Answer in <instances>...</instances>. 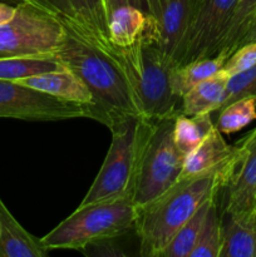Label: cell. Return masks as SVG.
Here are the masks:
<instances>
[{
    "mask_svg": "<svg viewBox=\"0 0 256 257\" xmlns=\"http://www.w3.org/2000/svg\"><path fill=\"white\" fill-rule=\"evenodd\" d=\"M63 28L57 58L89 89L93 103L87 108L88 118L109 130L127 118H145L119 49L102 47L65 24Z\"/></svg>",
    "mask_w": 256,
    "mask_h": 257,
    "instance_id": "obj_1",
    "label": "cell"
},
{
    "mask_svg": "<svg viewBox=\"0 0 256 257\" xmlns=\"http://www.w3.org/2000/svg\"><path fill=\"white\" fill-rule=\"evenodd\" d=\"M242 155V145L215 167L181 177L172 187L137 210L135 233L138 253L142 257H161L175 233L207 201L218 197L226 187Z\"/></svg>",
    "mask_w": 256,
    "mask_h": 257,
    "instance_id": "obj_2",
    "label": "cell"
},
{
    "mask_svg": "<svg viewBox=\"0 0 256 257\" xmlns=\"http://www.w3.org/2000/svg\"><path fill=\"white\" fill-rule=\"evenodd\" d=\"M119 53L143 117L160 119L177 114L181 99L172 85L176 65L161 47L152 18L142 37Z\"/></svg>",
    "mask_w": 256,
    "mask_h": 257,
    "instance_id": "obj_3",
    "label": "cell"
},
{
    "mask_svg": "<svg viewBox=\"0 0 256 257\" xmlns=\"http://www.w3.org/2000/svg\"><path fill=\"white\" fill-rule=\"evenodd\" d=\"M175 115L141 118L131 197L140 210L180 180L185 156L173 140Z\"/></svg>",
    "mask_w": 256,
    "mask_h": 257,
    "instance_id": "obj_4",
    "label": "cell"
},
{
    "mask_svg": "<svg viewBox=\"0 0 256 257\" xmlns=\"http://www.w3.org/2000/svg\"><path fill=\"white\" fill-rule=\"evenodd\" d=\"M137 208L131 195L115 200L79 205L77 210L43 236V245L52 250L82 252L88 245L135 231Z\"/></svg>",
    "mask_w": 256,
    "mask_h": 257,
    "instance_id": "obj_5",
    "label": "cell"
},
{
    "mask_svg": "<svg viewBox=\"0 0 256 257\" xmlns=\"http://www.w3.org/2000/svg\"><path fill=\"white\" fill-rule=\"evenodd\" d=\"M63 30L57 18L20 2L14 17L0 25V57H57Z\"/></svg>",
    "mask_w": 256,
    "mask_h": 257,
    "instance_id": "obj_6",
    "label": "cell"
},
{
    "mask_svg": "<svg viewBox=\"0 0 256 257\" xmlns=\"http://www.w3.org/2000/svg\"><path fill=\"white\" fill-rule=\"evenodd\" d=\"M140 123V117H131L110 128L112 141L108 152L80 205L115 200L131 195Z\"/></svg>",
    "mask_w": 256,
    "mask_h": 257,
    "instance_id": "obj_7",
    "label": "cell"
},
{
    "mask_svg": "<svg viewBox=\"0 0 256 257\" xmlns=\"http://www.w3.org/2000/svg\"><path fill=\"white\" fill-rule=\"evenodd\" d=\"M240 0H198L188 29L175 58L176 67L215 57L227 33Z\"/></svg>",
    "mask_w": 256,
    "mask_h": 257,
    "instance_id": "obj_8",
    "label": "cell"
},
{
    "mask_svg": "<svg viewBox=\"0 0 256 257\" xmlns=\"http://www.w3.org/2000/svg\"><path fill=\"white\" fill-rule=\"evenodd\" d=\"M87 108L57 99L13 80L0 79V118L58 122L87 118Z\"/></svg>",
    "mask_w": 256,
    "mask_h": 257,
    "instance_id": "obj_9",
    "label": "cell"
},
{
    "mask_svg": "<svg viewBox=\"0 0 256 257\" xmlns=\"http://www.w3.org/2000/svg\"><path fill=\"white\" fill-rule=\"evenodd\" d=\"M73 28L104 48H115L108 34L107 0H20Z\"/></svg>",
    "mask_w": 256,
    "mask_h": 257,
    "instance_id": "obj_10",
    "label": "cell"
},
{
    "mask_svg": "<svg viewBox=\"0 0 256 257\" xmlns=\"http://www.w3.org/2000/svg\"><path fill=\"white\" fill-rule=\"evenodd\" d=\"M198 0H146L163 52L175 63ZM176 65V64H175Z\"/></svg>",
    "mask_w": 256,
    "mask_h": 257,
    "instance_id": "obj_11",
    "label": "cell"
},
{
    "mask_svg": "<svg viewBox=\"0 0 256 257\" xmlns=\"http://www.w3.org/2000/svg\"><path fill=\"white\" fill-rule=\"evenodd\" d=\"M240 142L242 155L223 188L226 192L223 213L228 216L241 215L256 208V128Z\"/></svg>",
    "mask_w": 256,
    "mask_h": 257,
    "instance_id": "obj_12",
    "label": "cell"
},
{
    "mask_svg": "<svg viewBox=\"0 0 256 257\" xmlns=\"http://www.w3.org/2000/svg\"><path fill=\"white\" fill-rule=\"evenodd\" d=\"M13 82L39 90L57 99L83 105L85 108L90 107L93 103L92 94L87 85L73 70H70L65 65H62L57 69L40 73V74L32 75V77L13 80Z\"/></svg>",
    "mask_w": 256,
    "mask_h": 257,
    "instance_id": "obj_13",
    "label": "cell"
},
{
    "mask_svg": "<svg viewBox=\"0 0 256 257\" xmlns=\"http://www.w3.org/2000/svg\"><path fill=\"white\" fill-rule=\"evenodd\" d=\"M42 240L28 232L0 197V257H47Z\"/></svg>",
    "mask_w": 256,
    "mask_h": 257,
    "instance_id": "obj_14",
    "label": "cell"
},
{
    "mask_svg": "<svg viewBox=\"0 0 256 257\" xmlns=\"http://www.w3.org/2000/svg\"><path fill=\"white\" fill-rule=\"evenodd\" d=\"M228 75L222 69L188 90L180 103V113L188 117L212 114L222 107Z\"/></svg>",
    "mask_w": 256,
    "mask_h": 257,
    "instance_id": "obj_15",
    "label": "cell"
},
{
    "mask_svg": "<svg viewBox=\"0 0 256 257\" xmlns=\"http://www.w3.org/2000/svg\"><path fill=\"white\" fill-rule=\"evenodd\" d=\"M222 221L223 240L220 257H256V208Z\"/></svg>",
    "mask_w": 256,
    "mask_h": 257,
    "instance_id": "obj_16",
    "label": "cell"
},
{
    "mask_svg": "<svg viewBox=\"0 0 256 257\" xmlns=\"http://www.w3.org/2000/svg\"><path fill=\"white\" fill-rule=\"evenodd\" d=\"M150 15L133 5H119L108 15V34L117 49L135 44L147 28Z\"/></svg>",
    "mask_w": 256,
    "mask_h": 257,
    "instance_id": "obj_17",
    "label": "cell"
},
{
    "mask_svg": "<svg viewBox=\"0 0 256 257\" xmlns=\"http://www.w3.org/2000/svg\"><path fill=\"white\" fill-rule=\"evenodd\" d=\"M235 151L236 145H228L215 125L205 140L186 156L180 178L205 172L230 157Z\"/></svg>",
    "mask_w": 256,
    "mask_h": 257,
    "instance_id": "obj_18",
    "label": "cell"
},
{
    "mask_svg": "<svg viewBox=\"0 0 256 257\" xmlns=\"http://www.w3.org/2000/svg\"><path fill=\"white\" fill-rule=\"evenodd\" d=\"M226 59L227 58L223 55H215V57L192 60L180 67H176L172 74V85L176 95L181 99L198 83L220 72Z\"/></svg>",
    "mask_w": 256,
    "mask_h": 257,
    "instance_id": "obj_19",
    "label": "cell"
},
{
    "mask_svg": "<svg viewBox=\"0 0 256 257\" xmlns=\"http://www.w3.org/2000/svg\"><path fill=\"white\" fill-rule=\"evenodd\" d=\"M215 127L211 114L188 117L178 112L175 117L173 140L183 156L192 152Z\"/></svg>",
    "mask_w": 256,
    "mask_h": 257,
    "instance_id": "obj_20",
    "label": "cell"
},
{
    "mask_svg": "<svg viewBox=\"0 0 256 257\" xmlns=\"http://www.w3.org/2000/svg\"><path fill=\"white\" fill-rule=\"evenodd\" d=\"M216 200H217V197L203 203L198 208L197 212L181 226L180 230L175 233V236L170 241L161 257H190L191 252L197 243L201 232H202L203 225L206 222V217H207L211 205Z\"/></svg>",
    "mask_w": 256,
    "mask_h": 257,
    "instance_id": "obj_21",
    "label": "cell"
},
{
    "mask_svg": "<svg viewBox=\"0 0 256 257\" xmlns=\"http://www.w3.org/2000/svg\"><path fill=\"white\" fill-rule=\"evenodd\" d=\"M57 57H0V79L18 80L62 67Z\"/></svg>",
    "mask_w": 256,
    "mask_h": 257,
    "instance_id": "obj_22",
    "label": "cell"
},
{
    "mask_svg": "<svg viewBox=\"0 0 256 257\" xmlns=\"http://www.w3.org/2000/svg\"><path fill=\"white\" fill-rule=\"evenodd\" d=\"M216 128L222 135H232L256 120V98H241L218 110Z\"/></svg>",
    "mask_w": 256,
    "mask_h": 257,
    "instance_id": "obj_23",
    "label": "cell"
},
{
    "mask_svg": "<svg viewBox=\"0 0 256 257\" xmlns=\"http://www.w3.org/2000/svg\"><path fill=\"white\" fill-rule=\"evenodd\" d=\"M222 240V217L218 212L217 200H216L211 205L202 232L190 257H220Z\"/></svg>",
    "mask_w": 256,
    "mask_h": 257,
    "instance_id": "obj_24",
    "label": "cell"
},
{
    "mask_svg": "<svg viewBox=\"0 0 256 257\" xmlns=\"http://www.w3.org/2000/svg\"><path fill=\"white\" fill-rule=\"evenodd\" d=\"M256 13V0H240L230 23L227 33L218 47L216 55L228 58L231 53L238 47L253 14Z\"/></svg>",
    "mask_w": 256,
    "mask_h": 257,
    "instance_id": "obj_25",
    "label": "cell"
},
{
    "mask_svg": "<svg viewBox=\"0 0 256 257\" xmlns=\"http://www.w3.org/2000/svg\"><path fill=\"white\" fill-rule=\"evenodd\" d=\"M250 97L256 98V65L228 78L222 107L241 98Z\"/></svg>",
    "mask_w": 256,
    "mask_h": 257,
    "instance_id": "obj_26",
    "label": "cell"
},
{
    "mask_svg": "<svg viewBox=\"0 0 256 257\" xmlns=\"http://www.w3.org/2000/svg\"><path fill=\"white\" fill-rule=\"evenodd\" d=\"M253 65H256V40L236 48L226 59L222 72H225L228 77H232Z\"/></svg>",
    "mask_w": 256,
    "mask_h": 257,
    "instance_id": "obj_27",
    "label": "cell"
},
{
    "mask_svg": "<svg viewBox=\"0 0 256 257\" xmlns=\"http://www.w3.org/2000/svg\"><path fill=\"white\" fill-rule=\"evenodd\" d=\"M123 236L104 238V240H100V241H97V242L90 243V245H88L87 247L82 251V253H84V255H89V256H104V257L127 256L128 252L124 250L122 242H120V238H122Z\"/></svg>",
    "mask_w": 256,
    "mask_h": 257,
    "instance_id": "obj_28",
    "label": "cell"
},
{
    "mask_svg": "<svg viewBox=\"0 0 256 257\" xmlns=\"http://www.w3.org/2000/svg\"><path fill=\"white\" fill-rule=\"evenodd\" d=\"M119 5H133V7L140 8L143 12L147 13L146 0H108V13H110V10H112L113 8L119 7Z\"/></svg>",
    "mask_w": 256,
    "mask_h": 257,
    "instance_id": "obj_29",
    "label": "cell"
},
{
    "mask_svg": "<svg viewBox=\"0 0 256 257\" xmlns=\"http://www.w3.org/2000/svg\"><path fill=\"white\" fill-rule=\"evenodd\" d=\"M15 9H17V5H12L8 4V3L0 2V25L8 23L13 17H14Z\"/></svg>",
    "mask_w": 256,
    "mask_h": 257,
    "instance_id": "obj_30",
    "label": "cell"
},
{
    "mask_svg": "<svg viewBox=\"0 0 256 257\" xmlns=\"http://www.w3.org/2000/svg\"><path fill=\"white\" fill-rule=\"evenodd\" d=\"M255 40H256V13L253 14L252 19H251L250 24H248L247 29H246L245 34H243V37H242V39H241L238 47H240V45H242V44H246V43L255 42Z\"/></svg>",
    "mask_w": 256,
    "mask_h": 257,
    "instance_id": "obj_31",
    "label": "cell"
},
{
    "mask_svg": "<svg viewBox=\"0 0 256 257\" xmlns=\"http://www.w3.org/2000/svg\"><path fill=\"white\" fill-rule=\"evenodd\" d=\"M0 2L8 3V4H12V5H17V4H19L20 0H0Z\"/></svg>",
    "mask_w": 256,
    "mask_h": 257,
    "instance_id": "obj_32",
    "label": "cell"
},
{
    "mask_svg": "<svg viewBox=\"0 0 256 257\" xmlns=\"http://www.w3.org/2000/svg\"><path fill=\"white\" fill-rule=\"evenodd\" d=\"M107 7H108V0H107ZM108 14H109V13H108Z\"/></svg>",
    "mask_w": 256,
    "mask_h": 257,
    "instance_id": "obj_33",
    "label": "cell"
}]
</instances>
